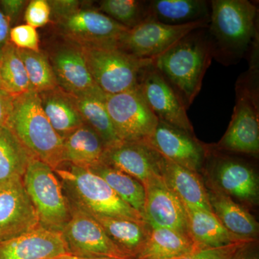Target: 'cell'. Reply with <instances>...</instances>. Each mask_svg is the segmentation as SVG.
I'll return each instance as SVG.
<instances>
[{"instance_id":"4","label":"cell","mask_w":259,"mask_h":259,"mask_svg":"<svg viewBox=\"0 0 259 259\" xmlns=\"http://www.w3.org/2000/svg\"><path fill=\"white\" fill-rule=\"evenodd\" d=\"M236 101L226 134L213 149L256 156L259 153L258 61L236 83Z\"/></svg>"},{"instance_id":"38","label":"cell","mask_w":259,"mask_h":259,"mask_svg":"<svg viewBox=\"0 0 259 259\" xmlns=\"http://www.w3.org/2000/svg\"><path fill=\"white\" fill-rule=\"evenodd\" d=\"M26 2L23 0H1L2 11L9 18L10 23L15 21L21 13Z\"/></svg>"},{"instance_id":"24","label":"cell","mask_w":259,"mask_h":259,"mask_svg":"<svg viewBox=\"0 0 259 259\" xmlns=\"http://www.w3.org/2000/svg\"><path fill=\"white\" fill-rule=\"evenodd\" d=\"M191 238L199 248H217L226 245L254 241L244 239L226 229L212 212L187 208Z\"/></svg>"},{"instance_id":"5","label":"cell","mask_w":259,"mask_h":259,"mask_svg":"<svg viewBox=\"0 0 259 259\" xmlns=\"http://www.w3.org/2000/svg\"><path fill=\"white\" fill-rule=\"evenodd\" d=\"M90 74L105 95H115L139 88L145 70L153 59L135 57L117 47H79Z\"/></svg>"},{"instance_id":"30","label":"cell","mask_w":259,"mask_h":259,"mask_svg":"<svg viewBox=\"0 0 259 259\" xmlns=\"http://www.w3.org/2000/svg\"><path fill=\"white\" fill-rule=\"evenodd\" d=\"M89 169L103 179L125 203L144 218L146 193L144 186L141 182L103 163H99Z\"/></svg>"},{"instance_id":"12","label":"cell","mask_w":259,"mask_h":259,"mask_svg":"<svg viewBox=\"0 0 259 259\" xmlns=\"http://www.w3.org/2000/svg\"><path fill=\"white\" fill-rule=\"evenodd\" d=\"M66 36L78 47H117L128 29L98 10L79 9L59 19Z\"/></svg>"},{"instance_id":"8","label":"cell","mask_w":259,"mask_h":259,"mask_svg":"<svg viewBox=\"0 0 259 259\" xmlns=\"http://www.w3.org/2000/svg\"><path fill=\"white\" fill-rule=\"evenodd\" d=\"M105 104L116 133L122 142L146 141L158 120L139 88L115 95H105Z\"/></svg>"},{"instance_id":"20","label":"cell","mask_w":259,"mask_h":259,"mask_svg":"<svg viewBox=\"0 0 259 259\" xmlns=\"http://www.w3.org/2000/svg\"><path fill=\"white\" fill-rule=\"evenodd\" d=\"M206 189L212 212L223 226L237 236L256 241L258 224L248 209L220 190L210 181Z\"/></svg>"},{"instance_id":"43","label":"cell","mask_w":259,"mask_h":259,"mask_svg":"<svg viewBox=\"0 0 259 259\" xmlns=\"http://www.w3.org/2000/svg\"><path fill=\"white\" fill-rule=\"evenodd\" d=\"M0 91L5 92L4 88H3V81H2L1 72H0Z\"/></svg>"},{"instance_id":"34","label":"cell","mask_w":259,"mask_h":259,"mask_svg":"<svg viewBox=\"0 0 259 259\" xmlns=\"http://www.w3.org/2000/svg\"><path fill=\"white\" fill-rule=\"evenodd\" d=\"M10 41L19 49L40 52L36 28L27 24L10 29Z\"/></svg>"},{"instance_id":"6","label":"cell","mask_w":259,"mask_h":259,"mask_svg":"<svg viewBox=\"0 0 259 259\" xmlns=\"http://www.w3.org/2000/svg\"><path fill=\"white\" fill-rule=\"evenodd\" d=\"M56 175L74 194L77 207L95 215L146 222L142 214L125 203L103 179L89 168L70 164Z\"/></svg>"},{"instance_id":"3","label":"cell","mask_w":259,"mask_h":259,"mask_svg":"<svg viewBox=\"0 0 259 259\" xmlns=\"http://www.w3.org/2000/svg\"><path fill=\"white\" fill-rule=\"evenodd\" d=\"M6 125L34 157L54 170L64 163V140L51 125L37 93L30 91L13 97Z\"/></svg>"},{"instance_id":"28","label":"cell","mask_w":259,"mask_h":259,"mask_svg":"<svg viewBox=\"0 0 259 259\" xmlns=\"http://www.w3.org/2000/svg\"><path fill=\"white\" fill-rule=\"evenodd\" d=\"M33 158L8 126L0 127V188L23 179Z\"/></svg>"},{"instance_id":"7","label":"cell","mask_w":259,"mask_h":259,"mask_svg":"<svg viewBox=\"0 0 259 259\" xmlns=\"http://www.w3.org/2000/svg\"><path fill=\"white\" fill-rule=\"evenodd\" d=\"M23 181L38 214L40 226L62 231L71 217V209L55 171L47 163L33 158L29 163Z\"/></svg>"},{"instance_id":"39","label":"cell","mask_w":259,"mask_h":259,"mask_svg":"<svg viewBox=\"0 0 259 259\" xmlns=\"http://www.w3.org/2000/svg\"><path fill=\"white\" fill-rule=\"evenodd\" d=\"M13 97L5 92L0 91V127L6 125L9 118Z\"/></svg>"},{"instance_id":"32","label":"cell","mask_w":259,"mask_h":259,"mask_svg":"<svg viewBox=\"0 0 259 259\" xmlns=\"http://www.w3.org/2000/svg\"><path fill=\"white\" fill-rule=\"evenodd\" d=\"M18 50L28 74L31 92L39 94L59 88L52 66L47 56L40 51Z\"/></svg>"},{"instance_id":"14","label":"cell","mask_w":259,"mask_h":259,"mask_svg":"<svg viewBox=\"0 0 259 259\" xmlns=\"http://www.w3.org/2000/svg\"><path fill=\"white\" fill-rule=\"evenodd\" d=\"M144 186L146 193L144 219L148 226L168 228L191 238L185 204L162 177H153Z\"/></svg>"},{"instance_id":"22","label":"cell","mask_w":259,"mask_h":259,"mask_svg":"<svg viewBox=\"0 0 259 259\" xmlns=\"http://www.w3.org/2000/svg\"><path fill=\"white\" fill-rule=\"evenodd\" d=\"M37 95L49 122L63 139L84 125L74 95L66 93L59 87Z\"/></svg>"},{"instance_id":"37","label":"cell","mask_w":259,"mask_h":259,"mask_svg":"<svg viewBox=\"0 0 259 259\" xmlns=\"http://www.w3.org/2000/svg\"><path fill=\"white\" fill-rule=\"evenodd\" d=\"M48 3L51 13L55 15L58 20L79 9L80 2L76 0H52Z\"/></svg>"},{"instance_id":"9","label":"cell","mask_w":259,"mask_h":259,"mask_svg":"<svg viewBox=\"0 0 259 259\" xmlns=\"http://www.w3.org/2000/svg\"><path fill=\"white\" fill-rule=\"evenodd\" d=\"M209 23V20L184 25H168L148 18L128 29L117 47L139 59H154L191 32L207 28Z\"/></svg>"},{"instance_id":"41","label":"cell","mask_w":259,"mask_h":259,"mask_svg":"<svg viewBox=\"0 0 259 259\" xmlns=\"http://www.w3.org/2000/svg\"><path fill=\"white\" fill-rule=\"evenodd\" d=\"M232 259H259L256 241L249 242L241 246Z\"/></svg>"},{"instance_id":"11","label":"cell","mask_w":259,"mask_h":259,"mask_svg":"<svg viewBox=\"0 0 259 259\" xmlns=\"http://www.w3.org/2000/svg\"><path fill=\"white\" fill-rule=\"evenodd\" d=\"M207 148L206 160L211 164V182L227 195L242 203L258 204L259 182L254 168L239 158L223 155L213 148L214 151L210 152Z\"/></svg>"},{"instance_id":"23","label":"cell","mask_w":259,"mask_h":259,"mask_svg":"<svg viewBox=\"0 0 259 259\" xmlns=\"http://www.w3.org/2000/svg\"><path fill=\"white\" fill-rule=\"evenodd\" d=\"M149 17L168 25H184L209 20L210 2L206 0H151Z\"/></svg>"},{"instance_id":"21","label":"cell","mask_w":259,"mask_h":259,"mask_svg":"<svg viewBox=\"0 0 259 259\" xmlns=\"http://www.w3.org/2000/svg\"><path fill=\"white\" fill-rule=\"evenodd\" d=\"M161 177L187 208L212 212L207 189L197 172L181 166L163 156Z\"/></svg>"},{"instance_id":"40","label":"cell","mask_w":259,"mask_h":259,"mask_svg":"<svg viewBox=\"0 0 259 259\" xmlns=\"http://www.w3.org/2000/svg\"><path fill=\"white\" fill-rule=\"evenodd\" d=\"M10 20L0 8V58L5 48L10 42Z\"/></svg>"},{"instance_id":"17","label":"cell","mask_w":259,"mask_h":259,"mask_svg":"<svg viewBox=\"0 0 259 259\" xmlns=\"http://www.w3.org/2000/svg\"><path fill=\"white\" fill-rule=\"evenodd\" d=\"M163 156L147 141L121 142L105 148L102 163L127 174L145 185L161 176Z\"/></svg>"},{"instance_id":"16","label":"cell","mask_w":259,"mask_h":259,"mask_svg":"<svg viewBox=\"0 0 259 259\" xmlns=\"http://www.w3.org/2000/svg\"><path fill=\"white\" fill-rule=\"evenodd\" d=\"M146 141L168 161L197 173L206 161L207 148L194 135L162 121Z\"/></svg>"},{"instance_id":"15","label":"cell","mask_w":259,"mask_h":259,"mask_svg":"<svg viewBox=\"0 0 259 259\" xmlns=\"http://www.w3.org/2000/svg\"><path fill=\"white\" fill-rule=\"evenodd\" d=\"M40 226L38 214L24 187L23 179L0 188V241Z\"/></svg>"},{"instance_id":"13","label":"cell","mask_w":259,"mask_h":259,"mask_svg":"<svg viewBox=\"0 0 259 259\" xmlns=\"http://www.w3.org/2000/svg\"><path fill=\"white\" fill-rule=\"evenodd\" d=\"M139 88L158 120L194 135L187 109L153 63L145 70Z\"/></svg>"},{"instance_id":"29","label":"cell","mask_w":259,"mask_h":259,"mask_svg":"<svg viewBox=\"0 0 259 259\" xmlns=\"http://www.w3.org/2000/svg\"><path fill=\"white\" fill-rule=\"evenodd\" d=\"M74 97L83 122L99 135L106 148L122 142L116 133L107 111L105 93Z\"/></svg>"},{"instance_id":"33","label":"cell","mask_w":259,"mask_h":259,"mask_svg":"<svg viewBox=\"0 0 259 259\" xmlns=\"http://www.w3.org/2000/svg\"><path fill=\"white\" fill-rule=\"evenodd\" d=\"M149 1L138 0H104L100 11L126 28L131 29L149 17Z\"/></svg>"},{"instance_id":"1","label":"cell","mask_w":259,"mask_h":259,"mask_svg":"<svg viewBox=\"0 0 259 259\" xmlns=\"http://www.w3.org/2000/svg\"><path fill=\"white\" fill-rule=\"evenodd\" d=\"M258 8L248 0H212L207 33L213 58L229 66L250 51L258 36Z\"/></svg>"},{"instance_id":"26","label":"cell","mask_w":259,"mask_h":259,"mask_svg":"<svg viewBox=\"0 0 259 259\" xmlns=\"http://www.w3.org/2000/svg\"><path fill=\"white\" fill-rule=\"evenodd\" d=\"M105 148L99 135L84 124L64 139V162L90 168L102 163Z\"/></svg>"},{"instance_id":"31","label":"cell","mask_w":259,"mask_h":259,"mask_svg":"<svg viewBox=\"0 0 259 259\" xmlns=\"http://www.w3.org/2000/svg\"><path fill=\"white\" fill-rule=\"evenodd\" d=\"M0 72L5 93L13 97L31 91L28 74L18 50L8 42L0 58Z\"/></svg>"},{"instance_id":"35","label":"cell","mask_w":259,"mask_h":259,"mask_svg":"<svg viewBox=\"0 0 259 259\" xmlns=\"http://www.w3.org/2000/svg\"><path fill=\"white\" fill-rule=\"evenodd\" d=\"M247 243L249 242H243L217 248H200L177 259H232L237 250Z\"/></svg>"},{"instance_id":"19","label":"cell","mask_w":259,"mask_h":259,"mask_svg":"<svg viewBox=\"0 0 259 259\" xmlns=\"http://www.w3.org/2000/svg\"><path fill=\"white\" fill-rule=\"evenodd\" d=\"M50 62L59 88L66 93L76 97L103 93L92 77L78 46L55 51Z\"/></svg>"},{"instance_id":"10","label":"cell","mask_w":259,"mask_h":259,"mask_svg":"<svg viewBox=\"0 0 259 259\" xmlns=\"http://www.w3.org/2000/svg\"><path fill=\"white\" fill-rule=\"evenodd\" d=\"M70 254L80 257L130 259L110 239L91 214L80 207L71 209V217L62 230Z\"/></svg>"},{"instance_id":"27","label":"cell","mask_w":259,"mask_h":259,"mask_svg":"<svg viewBox=\"0 0 259 259\" xmlns=\"http://www.w3.org/2000/svg\"><path fill=\"white\" fill-rule=\"evenodd\" d=\"M92 215L101 225L110 239L130 259L136 258L149 233L150 227L147 223L125 218Z\"/></svg>"},{"instance_id":"2","label":"cell","mask_w":259,"mask_h":259,"mask_svg":"<svg viewBox=\"0 0 259 259\" xmlns=\"http://www.w3.org/2000/svg\"><path fill=\"white\" fill-rule=\"evenodd\" d=\"M212 59L207 28H204L181 39L153 59V64L189 109L200 92Z\"/></svg>"},{"instance_id":"42","label":"cell","mask_w":259,"mask_h":259,"mask_svg":"<svg viewBox=\"0 0 259 259\" xmlns=\"http://www.w3.org/2000/svg\"><path fill=\"white\" fill-rule=\"evenodd\" d=\"M54 259H119L115 258H109V257H80L76 255L70 254L61 255L60 256L56 257Z\"/></svg>"},{"instance_id":"36","label":"cell","mask_w":259,"mask_h":259,"mask_svg":"<svg viewBox=\"0 0 259 259\" xmlns=\"http://www.w3.org/2000/svg\"><path fill=\"white\" fill-rule=\"evenodd\" d=\"M51 8L46 0H32L26 8L25 19L27 25L33 28H40L49 23Z\"/></svg>"},{"instance_id":"25","label":"cell","mask_w":259,"mask_h":259,"mask_svg":"<svg viewBox=\"0 0 259 259\" xmlns=\"http://www.w3.org/2000/svg\"><path fill=\"white\" fill-rule=\"evenodd\" d=\"M198 248L190 237L168 228L150 227L147 239L136 259H177Z\"/></svg>"},{"instance_id":"18","label":"cell","mask_w":259,"mask_h":259,"mask_svg":"<svg viewBox=\"0 0 259 259\" xmlns=\"http://www.w3.org/2000/svg\"><path fill=\"white\" fill-rule=\"evenodd\" d=\"M70 253L62 232L41 226L0 241V259H54Z\"/></svg>"}]
</instances>
